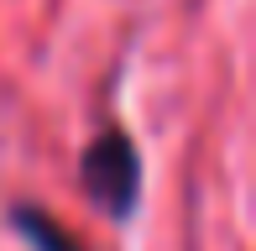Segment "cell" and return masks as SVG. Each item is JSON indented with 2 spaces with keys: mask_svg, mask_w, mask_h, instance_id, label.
<instances>
[{
  "mask_svg": "<svg viewBox=\"0 0 256 251\" xmlns=\"http://www.w3.org/2000/svg\"><path fill=\"white\" fill-rule=\"evenodd\" d=\"M84 188L94 194L110 214H131L136 194H142V168H136V146L120 131H104L84 152Z\"/></svg>",
  "mask_w": 256,
  "mask_h": 251,
  "instance_id": "cell-1",
  "label": "cell"
},
{
  "mask_svg": "<svg viewBox=\"0 0 256 251\" xmlns=\"http://www.w3.org/2000/svg\"><path fill=\"white\" fill-rule=\"evenodd\" d=\"M21 230H26V236H32V241H37L42 251H78V246L68 241V236L58 230L52 220H42V214H21Z\"/></svg>",
  "mask_w": 256,
  "mask_h": 251,
  "instance_id": "cell-2",
  "label": "cell"
}]
</instances>
